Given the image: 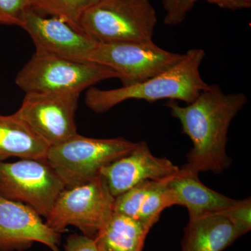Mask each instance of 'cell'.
I'll list each match as a JSON object with an SVG mask.
<instances>
[{"label": "cell", "mask_w": 251, "mask_h": 251, "mask_svg": "<svg viewBox=\"0 0 251 251\" xmlns=\"http://www.w3.org/2000/svg\"><path fill=\"white\" fill-rule=\"evenodd\" d=\"M247 102L244 93L225 94L216 84L209 85L186 106L168 100L166 106L192 142L187 162L181 168L198 175L208 171L221 174L229 168L232 163L227 153L229 126Z\"/></svg>", "instance_id": "6da1fadb"}, {"label": "cell", "mask_w": 251, "mask_h": 251, "mask_svg": "<svg viewBox=\"0 0 251 251\" xmlns=\"http://www.w3.org/2000/svg\"><path fill=\"white\" fill-rule=\"evenodd\" d=\"M204 57V50L191 49L173 67L140 83L108 90L90 87L86 93V105L94 112L104 113L132 99L150 103L168 99L191 103L210 85L200 72Z\"/></svg>", "instance_id": "7a4b0ae2"}, {"label": "cell", "mask_w": 251, "mask_h": 251, "mask_svg": "<svg viewBox=\"0 0 251 251\" xmlns=\"http://www.w3.org/2000/svg\"><path fill=\"white\" fill-rule=\"evenodd\" d=\"M156 24L150 0H99L80 23L83 32L101 44L151 42Z\"/></svg>", "instance_id": "3957f363"}, {"label": "cell", "mask_w": 251, "mask_h": 251, "mask_svg": "<svg viewBox=\"0 0 251 251\" xmlns=\"http://www.w3.org/2000/svg\"><path fill=\"white\" fill-rule=\"evenodd\" d=\"M137 143L123 138L99 139L80 134L50 146L46 161L65 188L90 182L104 167L131 152Z\"/></svg>", "instance_id": "277c9868"}, {"label": "cell", "mask_w": 251, "mask_h": 251, "mask_svg": "<svg viewBox=\"0 0 251 251\" xmlns=\"http://www.w3.org/2000/svg\"><path fill=\"white\" fill-rule=\"evenodd\" d=\"M120 78L110 68L35 52L16 77L25 94L79 93L107 79Z\"/></svg>", "instance_id": "5b68a950"}, {"label": "cell", "mask_w": 251, "mask_h": 251, "mask_svg": "<svg viewBox=\"0 0 251 251\" xmlns=\"http://www.w3.org/2000/svg\"><path fill=\"white\" fill-rule=\"evenodd\" d=\"M115 197L103 176L87 184L64 188L46 219L50 228L62 234L69 226L94 239L114 213Z\"/></svg>", "instance_id": "8992f818"}, {"label": "cell", "mask_w": 251, "mask_h": 251, "mask_svg": "<svg viewBox=\"0 0 251 251\" xmlns=\"http://www.w3.org/2000/svg\"><path fill=\"white\" fill-rule=\"evenodd\" d=\"M64 188L46 160L0 161V196L30 206L45 219Z\"/></svg>", "instance_id": "52a82bcc"}, {"label": "cell", "mask_w": 251, "mask_h": 251, "mask_svg": "<svg viewBox=\"0 0 251 251\" xmlns=\"http://www.w3.org/2000/svg\"><path fill=\"white\" fill-rule=\"evenodd\" d=\"M184 57L148 43H98L90 62L110 68L122 86L140 83L173 67Z\"/></svg>", "instance_id": "ba28073f"}, {"label": "cell", "mask_w": 251, "mask_h": 251, "mask_svg": "<svg viewBox=\"0 0 251 251\" xmlns=\"http://www.w3.org/2000/svg\"><path fill=\"white\" fill-rule=\"evenodd\" d=\"M79 93L25 94L15 115L50 146L78 134L75 115Z\"/></svg>", "instance_id": "9c48e42d"}, {"label": "cell", "mask_w": 251, "mask_h": 251, "mask_svg": "<svg viewBox=\"0 0 251 251\" xmlns=\"http://www.w3.org/2000/svg\"><path fill=\"white\" fill-rule=\"evenodd\" d=\"M18 26L31 36L36 52L71 60L90 62L91 54L98 44L62 20L46 18L33 9L23 14Z\"/></svg>", "instance_id": "30bf717a"}, {"label": "cell", "mask_w": 251, "mask_h": 251, "mask_svg": "<svg viewBox=\"0 0 251 251\" xmlns=\"http://www.w3.org/2000/svg\"><path fill=\"white\" fill-rule=\"evenodd\" d=\"M30 206L0 196V251H23L34 243L61 251V234Z\"/></svg>", "instance_id": "8fae6325"}, {"label": "cell", "mask_w": 251, "mask_h": 251, "mask_svg": "<svg viewBox=\"0 0 251 251\" xmlns=\"http://www.w3.org/2000/svg\"><path fill=\"white\" fill-rule=\"evenodd\" d=\"M179 169L166 157L154 156L148 144L141 141L131 152L102 168L100 175L115 198L144 181L170 179Z\"/></svg>", "instance_id": "7c38bea8"}, {"label": "cell", "mask_w": 251, "mask_h": 251, "mask_svg": "<svg viewBox=\"0 0 251 251\" xmlns=\"http://www.w3.org/2000/svg\"><path fill=\"white\" fill-rule=\"evenodd\" d=\"M168 186L174 193L176 205L188 209L189 219L219 214L236 201L208 188L201 182L198 174L182 168L168 181Z\"/></svg>", "instance_id": "4fadbf2b"}, {"label": "cell", "mask_w": 251, "mask_h": 251, "mask_svg": "<svg viewBox=\"0 0 251 251\" xmlns=\"http://www.w3.org/2000/svg\"><path fill=\"white\" fill-rule=\"evenodd\" d=\"M242 236L230 221L221 214L190 218L181 251H223Z\"/></svg>", "instance_id": "5bb4252c"}, {"label": "cell", "mask_w": 251, "mask_h": 251, "mask_svg": "<svg viewBox=\"0 0 251 251\" xmlns=\"http://www.w3.org/2000/svg\"><path fill=\"white\" fill-rule=\"evenodd\" d=\"M49 145L15 114L0 115V161L12 157L46 160Z\"/></svg>", "instance_id": "9a60e30c"}, {"label": "cell", "mask_w": 251, "mask_h": 251, "mask_svg": "<svg viewBox=\"0 0 251 251\" xmlns=\"http://www.w3.org/2000/svg\"><path fill=\"white\" fill-rule=\"evenodd\" d=\"M150 229L140 220L114 212L94 239L99 251H143Z\"/></svg>", "instance_id": "2e32d148"}, {"label": "cell", "mask_w": 251, "mask_h": 251, "mask_svg": "<svg viewBox=\"0 0 251 251\" xmlns=\"http://www.w3.org/2000/svg\"><path fill=\"white\" fill-rule=\"evenodd\" d=\"M99 1V0H34L31 9L40 14L50 15L52 17L59 18L76 30L82 31L80 25L82 15Z\"/></svg>", "instance_id": "e0dca14e"}, {"label": "cell", "mask_w": 251, "mask_h": 251, "mask_svg": "<svg viewBox=\"0 0 251 251\" xmlns=\"http://www.w3.org/2000/svg\"><path fill=\"white\" fill-rule=\"evenodd\" d=\"M170 179L148 180L122 193L115 198L114 212L138 219L140 209L149 195Z\"/></svg>", "instance_id": "ac0fdd59"}, {"label": "cell", "mask_w": 251, "mask_h": 251, "mask_svg": "<svg viewBox=\"0 0 251 251\" xmlns=\"http://www.w3.org/2000/svg\"><path fill=\"white\" fill-rule=\"evenodd\" d=\"M168 181L149 195L138 214V219L151 228L159 220L164 209L176 205L174 193L168 186Z\"/></svg>", "instance_id": "d6986e66"}, {"label": "cell", "mask_w": 251, "mask_h": 251, "mask_svg": "<svg viewBox=\"0 0 251 251\" xmlns=\"http://www.w3.org/2000/svg\"><path fill=\"white\" fill-rule=\"evenodd\" d=\"M219 214L228 219L242 235L247 234L251 229V198L234 201L232 205Z\"/></svg>", "instance_id": "ffe728a7"}, {"label": "cell", "mask_w": 251, "mask_h": 251, "mask_svg": "<svg viewBox=\"0 0 251 251\" xmlns=\"http://www.w3.org/2000/svg\"><path fill=\"white\" fill-rule=\"evenodd\" d=\"M34 0H0V24L19 25L23 14L32 8Z\"/></svg>", "instance_id": "44dd1931"}, {"label": "cell", "mask_w": 251, "mask_h": 251, "mask_svg": "<svg viewBox=\"0 0 251 251\" xmlns=\"http://www.w3.org/2000/svg\"><path fill=\"white\" fill-rule=\"evenodd\" d=\"M198 1L201 0H163V9L166 11L163 22L170 26L181 24Z\"/></svg>", "instance_id": "7402d4cb"}, {"label": "cell", "mask_w": 251, "mask_h": 251, "mask_svg": "<svg viewBox=\"0 0 251 251\" xmlns=\"http://www.w3.org/2000/svg\"><path fill=\"white\" fill-rule=\"evenodd\" d=\"M64 251H99L92 238L82 234H72L67 238Z\"/></svg>", "instance_id": "603a6c76"}, {"label": "cell", "mask_w": 251, "mask_h": 251, "mask_svg": "<svg viewBox=\"0 0 251 251\" xmlns=\"http://www.w3.org/2000/svg\"><path fill=\"white\" fill-rule=\"evenodd\" d=\"M211 4H216L223 9L242 10L251 7V0H205Z\"/></svg>", "instance_id": "cb8c5ba5"}]
</instances>
